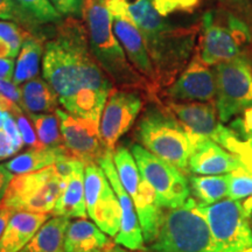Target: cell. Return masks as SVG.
Listing matches in <instances>:
<instances>
[{
  "label": "cell",
  "instance_id": "cell-2",
  "mask_svg": "<svg viewBox=\"0 0 252 252\" xmlns=\"http://www.w3.org/2000/svg\"><path fill=\"white\" fill-rule=\"evenodd\" d=\"M127 8V15L143 35L156 71L158 94L169 87L184 70L195 52V39L200 25H174L172 18L162 17L152 0H139Z\"/></svg>",
  "mask_w": 252,
  "mask_h": 252
},
{
  "label": "cell",
  "instance_id": "cell-28",
  "mask_svg": "<svg viewBox=\"0 0 252 252\" xmlns=\"http://www.w3.org/2000/svg\"><path fill=\"white\" fill-rule=\"evenodd\" d=\"M190 193L198 206L208 207L228 197V176L190 175L188 179Z\"/></svg>",
  "mask_w": 252,
  "mask_h": 252
},
{
  "label": "cell",
  "instance_id": "cell-10",
  "mask_svg": "<svg viewBox=\"0 0 252 252\" xmlns=\"http://www.w3.org/2000/svg\"><path fill=\"white\" fill-rule=\"evenodd\" d=\"M140 174L156 191L158 204L162 209H175L190 198V187L185 173L160 159L140 144L131 146Z\"/></svg>",
  "mask_w": 252,
  "mask_h": 252
},
{
  "label": "cell",
  "instance_id": "cell-32",
  "mask_svg": "<svg viewBox=\"0 0 252 252\" xmlns=\"http://www.w3.org/2000/svg\"><path fill=\"white\" fill-rule=\"evenodd\" d=\"M228 176V198L235 201L252 196V172L243 166L230 172Z\"/></svg>",
  "mask_w": 252,
  "mask_h": 252
},
{
  "label": "cell",
  "instance_id": "cell-3",
  "mask_svg": "<svg viewBox=\"0 0 252 252\" xmlns=\"http://www.w3.org/2000/svg\"><path fill=\"white\" fill-rule=\"evenodd\" d=\"M82 20L86 24L91 50L100 68L118 89H134L157 98L150 82L137 71L113 32L105 0H84Z\"/></svg>",
  "mask_w": 252,
  "mask_h": 252
},
{
  "label": "cell",
  "instance_id": "cell-20",
  "mask_svg": "<svg viewBox=\"0 0 252 252\" xmlns=\"http://www.w3.org/2000/svg\"><path fill=\"white\" fill-rule=\"evenodd\" d=\"M84 168L86 165L80 160H71V172L67 187L60 195L52 213L53 215L64 216L68 219H87Z\"/></svg>",
  "mask_w": 252,
  "mask_h": 252
},
{
  "label": "cell",
  "instance_id": "cell-31",
  "mask_svg": "<svg viewBox=\"0 0 252 252\" xmlns=\"http://www.w3.org/2000/svg\"><path fill=\"white\" fill-rule=\"evenodd\" d=\"M24 14L35 25L59 24L62 15L50 0H14Z\"/></svg>",
  "mask_w": 252,
  "mask_h": 252
},
{
  "label": "cell",
  "instance_id": "cell-34",
  "mask_svg": "<svg viewBox=\"0 0 252 252\" xmlns=\"http://www.w3.org/2000/svg\"><path fill=\"white\" fill-rule=\"evenodd\" d=\"M12 116L17 119V124L19 126V130H20L21 137H23L24 144L27 145V146L31 147V149H35V150L43 149L42 145L40 144L39 139H37L36 132L34 131L33 126H32L31 119L28 118V116L25 115L24 110H20V111L14 113V115Z\"/></svg>",
  "mask_w": 252,
  "mask_h": 252
},
{
  "label": "cell",
  "instance_id": "cell-17",
  "mask_svg": "<svg viewBox=\"0 0 252 252\" xmlns=\"http://www.w3.org/2000/svg\"><path fill=\"white\" fill-rule=\"evenodd\" d=\"M98 165L102 167L106 178L109 179L113 190L117 195L119 207H121V229L115 237V244L122 245L130 250H146L145 239L141 230L140 220L133 201L125 188L123 187L119 176L113 163V153L106 152Z\"/></svg>",
  "mask_w": 252,
  "mask_h": 252
},
{
  "label": "cell",
  "instance_id": "cell-7",
  "mask_svg": "<svg viewBox=\"0 0 252 252\" xmlns=\"http://www.w3.org/2000/svg\"><path fill=\"white\" fill-rule=\"evenodd\" d=\"M68 180L69 176L60 174L54 165L36 172L14 175L0 204L15 213L52 214Z\"/></svg>",
  "mask_w": 252,
  "mask_h": 252
},
{
  "label": "cell",
  "instance_id": "cell-1",
  "mask_svg": "<svg viewBox=\"0 0 252 252\" xmlns=\"http://www.w3.org/2000/svg\"><path fill=\"white\" fill-rule=\"evenodd\" d=\"M42 75L59 98L87 89H115L93 54L86 24L74 17L56 24L54 35L45 43Z\"/></svg>",
  "mask_w": 252,
  "mask_h": 252
},
{
  "label": "cell",
  "instance_id": "cell-27",
  "mask_svg": "<svg viewBox=\"0 0 252 252\" xmlns=\"http://www.w3.org/2000/svg\"><path fill=\"white\" fill-rule=\"evenodd\" d=\"M45 54V45L39 37L31 34L25 40L19 53L13 75V83L21 86L23 83L36 78L40 72V64Z\"/></svg>",
  "mask_w": 252,
  "mask_h": 252
},
{
  "label": "cell",
  "instance_id": "cell-21",
  "mask_svg": "<svg viewBox=\"0 0 252 252\" xmlns=\"http://www.w3.org/2000/svg\"><path fill=\"white\" fill-rule=\"evenodd\" d=\"M52 215L42 213H15L0 237V252H19Z\"/></svg>",
  "mask_w": 252,
  "mask_h": 252
},
{
  "label": "cell",
  "instance_id": "cell-46",
  "mask_svg": "<svg viewBox=\"0 0 252 252\" xmlns=\"http://www.w3.org/2000/svg\"><path fill=\"white\" fill-rule=\"evenodd\" d=\"M8 115H9V112L1 111V110H0V128L4 127V123H5L6 118H7Z\"/></svg>",
  "mask_w": 252,
  "mask_h": 252
},
{
  "label": "cell",
  "instance_id": "cell-16",
  "mask_svg": "<svg viewBox=\"0 0 252 252\" xmlns=\"http://www.w3.org/2000/svg\"><path fill=\"white\" fill-rule=\"evenodd\" d=\"M167 102H213L216 97L214 71L201 59L197 48L184 70L161 91Z\"/></svg>",
  "mask_w": 252,
  "mask_h": 252
},
{
  "label": "cell",
  "instance_id": "cell-14",
  "mask_svg": "<svg viewBox=\"0 0 252 252\" xmlns=\"http://www.w3.org/2000/svg\"><path fill=\"white\" fill-rule=\"evenodd\" d=\"M60 122L63 144L74 159L87 163H99L108 150L104 146L99 122L75 117L65 110H55Z\"/></svg>",
  "mask_w": 252,
  "mask_h": 252
},
{
  "label": "cell",
  "instance_id": "cell-18",
  "mask_svg": "<svg viewBox=\"0 0 252 252\" xmlns=\"http://www.w3.org/2000/svg\"><path fill=\"white\" fill-rule=\"evenodd\" d=\"M193 135V150L188 171L197 175H222L244 166L238 156L229 152L208 137Z\"/></svg>",
  "mask_w": 252,
  "mask_h": 252
},
{
  "label": "cell",
  "instance_id": "cell-48",
  "mask_svg": "<svg viewBox=\"0 0 252 252\" xmlns=\"http://www.w3.org/2000/svg\"><path fill=\"white\" fill-rule=\"evenodd\" d=\"M112 245V244H111ZM111 245H109L108 248H105V249H102V250H98V251H94V252H108V250H109V248L111 247Z\"/></svg>",
  "mask_w": 252,
  "mask_h": 252
},
{
  "label": "cell",
  "instance_id": "cell-13",
  "mask_svg": "<svg viewBox=\"0 0 252 252\" xmlns=\"http://www.w3.org/2000/svg\"><path fill=\"white\" fill-rule=\"evenodd\" d=\"M143 106L139 90L115 88L110 93L99 125L103 144L109 152H115L118 140L132 127Z\"/></svg>",
  "mask_w": 252,
  "mask_h": 252
},
{
  "label": "cell",
  "instance_id": "cell-40",
  "mask_svg": "<svg viewBox=\"0 0 252 252\" xmlns=\"http://www.w3.org/2000/svg\"><path fill=\"white\" fill-rule=\"evenodd\" d=\"M15 69L14 59L0 58V80L2 81H13Z\"/></svg>",
  "mask_w": 252,
  "mask_h": 252
},
{
  "label": "cell",
  "instance_id": "cell-9",
  "mask_svg": "<svg viewBox=\"0 0 252 252\" xmlns=\"http://www.w3.org/2000/svg\"><path fill=\"white\" fill-rule=\"evenodd\" d=\"M113 163L123 187L133 201L145 243H152L159 232L163 216L162 208L158 204L156 191L140 174L130 150L124 146L116 147L113 152Z\"/></svg>",
  "mask_w": 252,
  "mask_h": 252
},
{
  "label": "cell",
  "instance_id": "cell-25",
  "mask_svg": "<svg viewBox=\"0 0 252 252\" xmlns=\"http://www.w3.org/2000/svg\"><path fill=\"white\" fill-rule=\"evenodd\" d=\"M20 88L23 94L21 108L26 113H49L55 112L59 108V94L43 78H33Z\"/></svg>",
  "mask_w": 252,
  "mask_h": 252
},
{
  "label": "cell",
  "instance_id": "cell-26",
  "mask_svg": "<svg viewBox=\"0 0 252 252\" xmlns=\"http://www.w3.org/2000/svg\"><path fill=\"white\" fill-rule=\"evenodd\" d=\"M69 156L70 154L65 146L56 147V149H31L23 154L14 157L4 165L9 172L15 175L26 174V173L36 172L46 167L55 165L59 160Z\"/></svg>",
  "mask_w": 252,
  "mask_h": 252
},
{
  "label": "cell",
  "instance_id": "cell-37",
  "mask_svg": "<svg viewBox=\"0 0 252 252\" xmlns=\"http://www.w3.org/2000/svg\"><path fill=\"white\" fill-rule=\"evenodd\" d=\"M2 128H4V131L8 134V137L11 138L12 143L14 145L15 151L19 152V151L23 149L25 144H24L23 137H21L20 130H19L17 121H15V118L11 115V113H9L7 118H6V121L4 123V127Z\"/></svg>",
  "mask_w": 252,
  "mask_h": 252
},
{
  "label": "cell",
  "instance_id": "cell-43",
  "mask_svg": "<svg viewBox=\"0 0 252 252\" xmlns=\"http://www.w3.org/2000/svg\"><path fill=\"white\" fill-rule=\"evenodd\" d=\"M0 110H1V111L9 112L11 115H14V113L19 112L23 109H21V106L18 105L17 103H14L13 100H11L2 94H0Z\"/></svg>",
  "mask_w": 252,
  "mask_h": 252
},
{
  "label": "cell",
  "instance_id": "cell-19",
  "mask_svg": "<svg viewBox=\"0 0 252 252\" xmlns=\"http://www.w3.org/2000/svg\"><path fill=\"white\" fill-rule=\"evenodd\" d=\"M166 106L190 134L215 140L224 126L213 102H167Z\"/></svg>",
  "mask_w": 252,
  "mask_h": 252
},
{
  "label": "cell",
  "instance_id": "cell-23",
  "mask_svg": "<svg viewBox=\"0 0 252 252\" xmlns=\"http://www.w3.org/2000/svg\"><path fill=\"white\" fill-rule=\"evenodd\" d=\"M110 91L87 89L71 96L59 98L63 110L75 116L90 121L99 122Z\"/></svg>",
  "mask_w": 252,
  "mask_h": 252
},
{
  "label": "cell",
  "instance_id": "cell-47",
  "mask_svg": "<svg viewBox=\"0 0 252 252\" xmlns=\"http://www.w3.org/2000/svg\"><path fill=\"white\" fill-rule=\"evenodd\" d=\"M239 138H241L242 140L247 141V143L252 145V131L251 132H248V133L243 134V135H242V137H239Z\"/></svg>",
  "mask_w": 252,
  "mask_h": 252
},
{
  "label": "cell",
  "instance_id": "cell-24",
  "mask_svg": "<svg viewBox=\"0 0 252 252\" xmlns=\"http://www.w3.org/2000/svg\"><path fill=\"white\" fill-rule=\"evenodd\" d=\"M70 219L64 216L50 217L26 247L19 252H63L65 232Z\"/></svg>",
  "mask_w": 252,
  "mask_h": 252
},
{
  "label": "cell",
  "instance_id": "cell-8",
  "mask_svg": "<svg viewBox=\"0 0 252 252\" xmlns=\"http://www.w3.org/2000/svg\"><path fill=\"white\" fill-rule=\"evenodd\" d=\"M215 105L222 124L252 109V61L247 54L214 67Z\"/></svg>",
  "mask_w": 252,
  "mask_h": 252
},
{
  "label": "cell",
  "instance_id": "cell-35",
  "mask_svg": "<svg viewBox=\"0 0 252 252\" xmlns=\"http://www.w3.org/2000/svg\"><path fill=\"white\" fill-rule=\"evenodd\" d=\"M225 150L229 152L236 154L244 163L249 171L252 172V145L247 143V141L242 140L237 134L235 133L234 137H231L226 143Z\"/></svg>",
  "mask_w": 252,
  "mask_h": 252
},
{
  "label": "cell",
  "instance_id": "cell-45",
  "mask_svg": "<svg viewBox=\"0 0 252 252\" xmlns=\"http://www.w3.org/2000/svg\"><path fill=\"white\" fill-rule=\"evenodd\" d=\"M108 252H146V250L143 251V250H130V249H126L124 247H121V245L118 244H113L111 247L109 248Z\"/></svg>",
  "mask_w": 252,
  "mask_h": 252
},
{
  "label": "cell",
  "instance_id": "cell-38",
  "mask_svg": "<svg viewBox=\"0 0 252 252\" xmlns=\"http://www.w3.org/2000/svg\"><path fill=\"white\" fill-rule=\"evenodd\" d=\"M0 94L7 97L18 105L23 106V94H21V88L20 86H17L13 82L9 81H2L0 80ZM23 109V108H21Z\"/></svg>",
  "mask_w": 252,
  "mask_h": 252
},
{
  "label": "cell",
  "instance_id": "cell-12",
  "mask_svg": "<svg viewBox=\"0 0 252 252\" xmlns=\"http://www.w3.org/2000/svg\"><path fill=\"white\" fill-rule=\"evenodd\" d=\"M84 186L88 216L104 234L116 237L121 229V207L117 195L98 163H87Z\"/></svg>",
  "mask_w": 252,
  "mask_h": 252
},
{
  "label": "cell",
  "instance_id": "cell-6",
  "mask_svg": "<svg viewBox=\"0 0 252 252\" xmlns=\"http://www.w3.org/2000/svg\"><path fill=\"white\" fill-rule=\"evenodd\" d=\"M251 43L250 28L236 15L215 11L204 13L200 43L196 48L208 65H216L244 55Z\"/></svg>",
  "mask_w": 252,
  "mask_h": 252
},
{
  "label": "cell",
  "instance_id": "cell-36",
  "mask_svg": "<svg viewBox=\"0 0 252 252\" xmlns=\"http://www.w3.org/2000/svg\"><path fill=\"white\" fill-rule=\"evenodd\" d=\"M54 7L61 15L68 17H82L84 0H50Z\"/></svg>",
  "mask_w": 252,
  "mask_h": 252
},
{
  "label": "cell",
  "instance_id": "cell-41",
  "mask_svg": "<svg viewBox=\"0 0 252 252\" xmlns=\"http://www.w3.org/2000/svg\"><path fill=\"white\" fill-rule=\"evenodd\" d=\"M13 178V173L9 172L5 165H0V201L5 197L8 186Z\"/></svg>",
  "mask_w": 252,
  "mask_h": 252
},
{
  "label": "cell",
  "instance_id": "cell-39",
  "mask_svg": "<svg viewBox=\"0 0 252 252\" xmlns=\"http://www.w3.org/2000/svg\"><path fill=\"white\" fill-rule=\"evenodd\" d=\"M17 153L14 149V145L12 143L11 138L4 131V128H0V159H6Z\"/></svg>",
  "mask_w": 252,
  "mask_h": 252
},
{
  "label": "cell",
  "instance_id": "cell-15",
  "mask_svg": "<svg viewBox=\"0 0 252 252\" xmlns=\"http://www.w3.org/2000/svg\"><path fill=\"white\" fill-rule=\"evenodd\" d=\"M105 4L112 17L113 32L124 48L128 61L141 76L150 82L157 97L156 71H154L152 60L150 58L143 35L128 18L126 5L122 0H105Z\"/></svg>",
  "mask_w": 252,
  "mask_h": 252
},
{
  "label": "cell",
  "instance_id": "cell-4",
  "mask_svg": "<svg viewBox=\"0 0 252 252\" xmlns=\"http://www.w3.org/2000/svg\"><path fill=\"white\" fill-rule=\"evenodd\" d=\"M135 138L141 146L154 156L180 169L188 171L193 150V135L175 116L160 103L145 110L135 127Z\"/></svg>",
  "mask_w": 252,
  "mask_h": 252
},
{
  "label": "cell",
  "instance_id": "cell-42",
  "mask_svg": "<svg viewBox=\"0 0 252 252\" xmlns=\"http://www.w3.org/2000/svg\"><path fill=\"white\" fill-rule=\"evenodd\" d=\"M14 214L15 212L13 209L0 204V237H1V235L4 234L6 226H7L8 222L11 220L12 217H13Z\"/></svg>",
  "mask_w": 252,
  "mask_h": 252
},
{
  "label": "cell",
  "instance_id": "cell-11",
  "mask_svg": "<svg viewBox=\"0 0 252 252\" xmlns=\"http://www.w3.org/2000/svg\"><path fill=\"white\" fill-rule=\"evenodd\" d=\"M212 232L216 252H252V228L241 201L224 198L201 207Z\"/></svg>",
  "mask_w": 252,
  "mask_h": 252
},
{
  "label": "cell",
  "instance_id": "cell-49",
  "mask_svg": "<svg viewBox=\"0 0 252 252\" xmlns=\"http://www.w3.org/2000/svg\"><path fill=\"white\" fill-rule=\"evenodd\" d=\"M0 160H1V159H0Z\"/></svg>",
  "mask_w": 252,
  "mask_h": 252
},
{
  "label": "cell",
  "instance_id": "cell-22",
  "mask_svg": "<svg viewBox=\"0 0 252 252\" xmlns=\"http://www.w3.org/2000/svg\"><path fill=\"white\" fill-rule=\"evenodd\" d=\"M106 234L86 219L72 220L64 237L63 252H94L111 245Z\"/></svg>",
  "mask_w": 252,
  "mask_h": 252
},
{
  "label": "cell",
  "instance_id": "cell-33",
  "mask_svg": "<svg viewBox=\"0 0 252 252\" xmlns=\"http://www.w3.org/2000/svg\"><path fill=\"white\" fill-rule=\"evenodd\" d=\"M0 19L5 21H13L28 32L33 28V25H35L24 14L14 0H0Z\"/></svg>",
  "mask_w": 252,
  "mask_h": 252
},
{
  "label": "cell",
  "instance_id": "cell-29",
  "mask_svg": "<svg viewBox=\"0 0 252 252\" xmlns=\"http://www.w3.org/2000/svg\"><path fill=\"white\" fill-rule=\"evenodd\" d=\"M27 116L35 127L37 139L43 149L64 146L60 122L55 113H27Z\"/></svg>",
  "mask_w": 252,
  "mask_h": 252
},
{
  "label": "cell",
  "instance_id": "cell-5",
  "mask_svg": "<svg viewBox=\"0 0 252 252\" xmlns=\"http://www.w3.org/2000/svg\"><path fill=\"white\" fill-rule=\"evenodd\" d=\"M146 252H216L206 217L193 197L163 213L159 232Z\"/></svg>",
  "mask_w": 252,
  "mask_h": 252
},
{
  "label": "cell",
  "instance_id": "cell-30",
  "mask_svg": "<svg viewBox=\"0 0 252 252\" xmlns=\"http://www.w3.org/2000/svg\"><path fill=\"white\" fill-rule=\"evenodd\" d=\"M31 34L13 21L0 20V58H17L25 40Z\"/></svg>",
  "mask_w": 252,
  "mask_h": 252
},
{
  "label": "cell",
  "instance_id": "cell-44",
  "mask_svg": "<svg viewBox=\"0 0 252 252\" xmlns=\"http://www.w3.org/2000/svg\"><path fill=\"white\" fill-rule=\"evenodd\" d=\"M242 206H243L244 213L247 215L249 223H250L251 228H252V196L245 198V200L242 202Z\"/></svg>",
  "mask_w": 252,
  "mask_h": 252
}]
</instances>
